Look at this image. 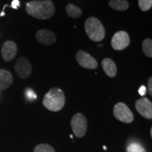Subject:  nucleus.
<instances>
[{"mask_svg": "<svg viewBox=\"0 0 152 152\" xmlns=\"http://www.w3.org/2000/svg\"><path fill=\"white\" fill-rule=\"evenodd\" d=\"M26 11L34 18L46 20L54 16L55 7L52 0H34L26 4Z\"/></svg>", "mask_w": 152, "mask_h": 152, "instance_id": "1", "label": "nucleus"}, {"mask_svg": "<svg viewBox=\"0 0 152 152\" xmlns=\"http://www.w3.org/2000/svg\"><path fill=\"white\" fill-rule=\"evenodd\" d=\"M66 103L65 94L57 87H53L44 96L42 104L49 111L56 112L61 110Z\"/></svg>", "mask_w": 152, "mask_h": 152, "instance_id": "2", "label": "nucleus"}, {"mask_svg": "<svg viewBox=\"0 0 152 152\" xmlns=\"http://www.w3.org/2000/svg\"><path fill=\"white\" fill-rule=\"evenodd\" d=\"M85 30L91 40L100 42L105 37L106 31L102 22L95 17H90L85 20Z\"/></svg>", "mask_w": 152, "mask_h": 152, "instance_id": "3", "label": "nucleus"}, {"mask_svg": "<svg viewBox=\"0 0 152 152\" xmlns=\"http://www.w3.org/2000/svg\"><path fill=\"white\" fill-rule=\"evenodd\" d=\"M71 125L77 137H83L87 132V119L85 115L80 113H77L73 115L71 121Z\"/></svg>", "mask_w": 152, "mask_h": 152, "instance_id": "4", "label": "nucleus"}, {"mask_svg": "<svg viewBox=\"0 0 152 152\" xmlns=\"http://www.w3.org/2000/svg\"><path fill=\"white\" fill-rule=\"evenodd\" d=\"M113 115L119 121L125 123H130L134 120V115L128 106L122 102H119L114 106Z\"/></svg>", "mask_w": 152, "mask_h": 152, "instance_id": "5", "label": "nucleus"}, {"mask_svg": "<svg viewBox=\"0 0 152 152\" xmlns=\"http://www.w3.org/2000/svg\"><path fill=\"white\" fill-rule=\"evenodd\" d=\"M130 43V38L127 32L121 30L114 34L111 39V47L113 49L121 51L128 47Z\"/></svg>", "mask_w": 152, "mask_h": 152, "instance_id": "6", "label": "nucleus"}, {"mask_svg": "<svg viewBox=\"0 0 152 152\" xmlns=\"http://www.w3.org/2000/svg\"><path fill=\"white\" fill-rule=\"evenodd\" d=\"M75 58L81 67L87 69H96L98 67L96 60L84 51H78L76 53Z\"/></svg>", "mask_w": 152, "mask_h": 152, "instance_id": "7", "label": "nucleus"}, {"mask_svg": "<svg viewBox=\"0 0 152 152\" xmlns=\"http://www.w3.org/2000/svg\"><path fill=\"white\" fill-rule=\"evenodd\" d=\"M15 71L18 77L25 79L29 77L32 73V66L29 61L25 57H20L14 66Z\"/></svg>", "mask_w": 152, "mask_h": 152, "instance_id": "8", "label": "nucleus"}, {"mask_svg": "<svg viewBox=\"0 0 152 152\" xmlns=\"http://www.w3.org/2000/svg\"><path fill=\"white\" fill-rule=\"evenodd\" d=\"M135 108L142 116L147 119L152 118V103L147 98H142L137 100Z\"/></svg>", "mask_w": 152, "mask_h": 152, "instance_id": "9", "label": "nucleus"}, {"mask_svg": "<svg viewBox=\"0 0 152 152\" xmlns=\"http://www.w3.org/2000/svg\"><path fill=\"white\" fill-rule=\"evenodd\" d=\"M17 51H18V47L14 42H5L1 48V56L3 59L7 62L11 61L16 56Z\"/></svg>", "mask_w": 152, "mask_h": 152, "instance_id": "10", "label": "nucleus"}, {"mask_svg": "<svg viewBox=\"0 0 152 152\" xmlns=\"http://www.w3.org/2000/svg\"><path fill=\"white\" fill-rule=\"evenodd\" d=\"M36 39L44 45H51L56 41V37L53 32L48 30H39L36 33Z\"/></svg>", "mask_w": 152, "mask_h": 152, "instance_id": "11", "label": "nucleus"}, {"mask_svg": "<svg viewBox=\"0 0 152 152\" xmlns=\"http://www.w3.org/2000/svg\"><path fill=\"white\" fill-rule=\"evenodd\" d=\"M102 66L105 73L110 77H114L117 74V67L115 62L109 58L102 60Z\"/></svg>", "mask_w": 152, "mask_h": 152, "instance_id": "12", "label": "nucleus"}, {"mask_svg": "<svg viewBox=\"0 0 152 152\" xmlns=\"http://www.w3.org/2000/svg\"><path fill=\"white\" fill-rule=\"evenodd\" d=\"M13 76L10 72L4 69H0V90H4L12 84Z\"/></svg>", "mask_w": 152, "mask_h": 152, "instance_id": "13", "label": "nucleus"}, {"mask_svg": "<svg viewBox=\"0 0 152 152\" xmlns=\"http://www.w3.org/2000/svg\"><path fill=\"white\" fill-rule=\"evenodd\" d=\"M109 6L115 11H124L129 7V3L127 0H109Z\"/></svg>", "mask_w": 152, "mask_h": 152, "instance_id": "14", "label": "nucleus"}, {"mask_svg": "<svg viewBox=\"0 0 152 152\" xmlns=\"http://www.w3.org/2000/svg\"><path fill=\"white\" fill-rule=\"evenodd\" d=\"M66 11L68 16L73 18H77L83 15L82 9L73 4H68L66 5Z\"/></svg>", "mask_w": 152, "mask_h": 152, "instance_id": "15", "label": "nucleus"}, {"mask_svg": "<svg viewBox=\"0 0 152 152\" xmlns=\"http://www.w3.org/2000/svg\"><path fill=\"white\" fill-rule=\"evenodd\" d=\"M144 54L149 58L152 57V41L151 39L147 38L143 41L142 45Z\"/></svg>", "mask_w": 152, "mask_h": 152, "instance_id": "16", "label": "nucleus"}, {"mask_svg": "<svg viewBox=\"0 0 152 152\" xmlns=\"http://www.w3.org/2000/svg\"><path fill=\"white\" fill-rule=\"evenodd\" d=\"M127 152H147L141 144L137 142H132L127 147Z\"/></svg>", "mask_w": 152, "mask_h": 152, "instance_id": "17", "label": "nucleus"}, {"mask_svg": "<svg viewBox=\"0 0 152 152\" xmlns=\"http://www.w3.org/2000/svg\"><path fill=\"white\" fill-rule=\"evenodd\" d=\"M34 152H55V150L49 144H41L36 146L34 149Z\"/></svg>", "mask_w": 152, "mask_h": 152, "instance_id": "18", "label": "nucleus"}, {"mask_svg": "<svg viewBox=\"0 0 152 152\" xmlns=\"http://www.w3.org/2000/svg\"><path fill=\"white\" fill-rule=\"evenodd\" d=\"M138 5L142 11H147L152 7V0H138Z\"/></svg>", "mask_w": 152, "mask_h": 152, "instance_id": "19", "label": "nucleus"}, {"mask_svg": "<svg viewBox=\"0 0 152 152\" xmlns=\"http://www.w3.org/2000/svg\"><path fill=\"white\" fill-rule=\"evenodd\" d=\"M26 96L28 97V99H30V100L35 99L37 98V96H36L35 92H34L32 90H30V89H28V90H26Z\"/></svg>", "mask_w": 152, "mask_h": 152, "instance_id": "20", "label": "nucleus"}, {"mask_svg": "<svg viewBox=\"0 0 152 152\" xmlns=\"http://www.w3.org/2000/svg\"><path fill=\"white\" fill-rule=\"evenodd\" d=\"M9 7L14 9H18V7H20V1H19V0H13L12 2H11V5Z\"/></svg>", "mask_w": 152, "mask_h": 152, "instance_id": "21", "label": "nucleus"}, {"mask_svg": "<svg viewBox=\"0 0 152 152\" xmlns=\"http://www.w3.org/2000/svg\"><path fill=\"white\" fill-rule=\"evenodd\" d=\"M148 90H149L150 96H152V77H150L148 79Z\"/></svg>", "mask_w": 152, "mask_h": 152, "instance_id": "22", "label": "nucleus"}, {"mask_svg": "<svg viewBox=\"0 0 152 152\" xmlns=\"http://www.w3.org/2000/svg\"><path fill=\"white\" fill-rule=\"evenodd\" d=\"M138 92L139 94L141 95V96H144L146 92H147V88H146V87L144 86V85H142V86L140 87V88L139 89Z\"/></svg>", "mask_w": 152, "mask_h": 152, "instance_id": "23", "label": "nucleus"}, {"mask_svg": "<svg viewBox=\"0 0 152 152\" xmlns=\"http://www.w3.org/2000/svg\"><path fill=\"white\" fill-rule=\"evenodd\" d=\"M150 133H151V137L152 136V129H151V130H150Z\"/></svg>", "mask_w": 152, "mask_h": 152, "instance_id": "24", "label": "nucleus"}]
</instances>
